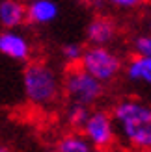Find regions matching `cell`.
Masks as SVG:
<instances>
[{"label": "cell", "mask_w": 151, "mask_h": 152, "mask_svg": "<svg viewBox=\"0 0 151 152\" xmlns=\"http://www.w3.org/2000/svg\"><path fill=\"white\" fill-rule=\"evenodd\" d=\"M118 137L134 152L151 150V104L140 98H121L112 108Z\"/></svg>", "instance_id": "1"}, {"label": "cell", "mask_w": 151, "mask_h": 152, "mask_svg": "<svg viewBox=\"0 0 151 152\" xmlns=\"http://www.w3.org/2000/svg\"><path fill=\"white\" fill-rule=\"evenodd\" d=\"M22 89L30 104L37 108H50L58 102L64 91V82L49 63H28L22 72Z\"/></svg>", "instance_id": "2"}, {"label": "cell", "mask_w": 151, "mask_h": 152, "mask_svg": "<svg viewBox=\"0 0 151 152\" xmlns=\"http://www.w3.org/2000/svg\"><path fill=\"white\" fill-rule=\"evenodd\" d=\"M84 71L93 74L103 83L114 82L123 71V59L108 45H90L78 63Z\"/></svg>", "instance_id": "3"}, {"label": "cell", "mask_w": 151, "mask_h": 152, "mask_svg": "<svg viewBox=\"0 0 151 152\" xmlns=\"http://www.w3.org/2000/svg\"><path fill=\"white\" fill-rule=\"evenodd\" d=\"M64 93L69 98V102L84 104L90 108L101 100L104 93V83L78 65L67 71L64 78Z\"/></svg>", "instance_id": "4"}, {"label": "cell", "mask_w": 151, "mask_h": 152, "mask_svg": "<svg viewBox=\"0 0 151 152\" xmlns=\"http://www.w3.org/2000/svg\"><path fill=\"white\" fill-rule=\"evenodd\" d=\"M80 130L97 148L112 147L114 141H116V137H118L114 117H112V113L104 111V110L90 111L86 123H84V126H82Z\"/></svg>", "instance_id": "5"}, {"label": "cell", "mask_w": 151, "mask_h": 152, "mask_svg": "<svg viewBox=\"0 0 151 152\" xmlns=\"http://www.w3.org/2000/svg\"><path fill=\"white\" fill-rule=\"evenodd\" d=\"M0 54L13 61H28L32 56V43L17 28H6L0 34Z\"/></svg>", "instance_id": "6"}, {"label": "cell", "mask_w": 151, "mask_h": 152, "mask_svg": "<svg viewBox=\"0 0 151 152\" xmlns=\"http://www.w3.org/2000/svg\"><path fill=\"white\" fill-rule=\"evenodd\" d=\"M118 35L116 22L108 17H95L86 28V39L90 45H110Z\"/></svg>", "instance_id": "7"}, {"label": "cell", "mask_w": 151, "mask_h": 152, "mask_svg": "<svg viewBox=\"0 0 151 152\" xmlns=\"http://www.w3.org/2000/svg\"><path fill=\"white\" fill-rule=\"evenodd\" d=\"M60 15V7L54 0H30L26 6V17L32 24L47 26L54 22Z\"/></svg>", "instance_id": "8"}, {"label": "cell", "mask_w": 151, "mask_h": 152, "mask_svg": "<svg viewBox=\"0 0 151 152\" xmlns=\"http://www.w3.org/2000/svg\"><path fill=\"white\" fill-rule=\"evenodd\" d=\"M125 76L132 83H144L151 87V56L134 54L125 65Z\"/></svg>", "instance_id": "9"}, {"label": "cell", "mask_w": 151, "mask_h": 152, "mask_svg": "<svg viewBox=\"0 0 151 152\" xmlns=\"http://www.w3.org/2000/svg\"><path fill=\"white\" fill-rule=\"evenodd\" d=\"M26 17V6L19 0H0V24L4 28H19Z\"/></svg>", "instance_id": "10"}, {"label": "cell", "mask_w": 151, "mask_h": 152, "mask_svg": "<svg viewBox=\"0 0 151 152\" xmlns=\"http://www.w3.org/2000/svg\"><path fill=\"white\" fill-rule=\"evenodd\" d=\"M56 152H97V147L84 134H65L56 145Z\"/></svg>", "instance_id": "11"}, {"label": "cell", "mask_w": 151, "mask_h": 152, "mask_svg": "<svg viewBox=\"0 0 151 152\" xmlns=\"http://www.w3.org/2000/svg\"><path fill=\"white\" fill-rule=\"evenodd\" d=\"M90 115V108L84 104H77V102H69L65 110V121L67 124L73 128H82L86 123V119Z\"/></svg>", "instance_id": "12"}, {"label": "cell", "mask_w": 151, "mask_h": 152, "mask_svg": "<svg viewBox=\"0 0 151 152\" xmlns=\"http://www.w3.org/2000/svg\"><path fill=\"white\" fill-rule=\"evenodd\" d=\"M82 54H84V48H82L78 43H67V45L62 47V58L71 65L80 63Z\"/></svg>", "instance_id": "13"}, {"label": "cell", "mask_w": 151, "mask_h": 152, "mask_svg": "<svg viewBox=\"0 0 151 152\" xmlns=\"http://www.w3.org/2000/svg\"><path fill=\"white\" fill-rule=\"evenodd\" d=\"M132 50L136 56H151V32L134 37Z\"/></svg>", "instance_id": "14"}, {"label": "cell", "mask_w": 151, "mask_h": 152, "mask_svg": "<svg viewBox=\"0 0 151 152\" xmlns=\"http://www.w3.org/2000/svg\"><path fill=\"white\" fill-rule=\"evenodd\" d=\"M104 2L118 7V10H136L146 4V0H104Z\"/></svg>", "instance_id": "15"}, {"label": "cell", "mask_w": 151, "mask_h": 152, "mask_svg": "<svg viewBox=\"0 0 151 152\" xmlns=\"http://www.w3.org/2000/svg\"><path fill=\"white\" fill-rule=\"evenodd\" d=\"M0 152H10V148H7L6 145H2V143H0Z\"/></svg>", "instance_id": "16"}, {"label": "cell", "mask_w": 151, "mask_h": 152, "mask_svg": "<svg viewBox=\"0 0 151 152\" xmlns=\"http://www.w3.org/2000/svg\"><path fill=\"white\" fill-rule=\"evenodd\" d=\"M78 2H82V4H93L95 0H78Z\"/></svg>", "instance_id": "17"}, {"label": "cell", "mask_w": 151, "mask_h": 152, "mask_svg": "<svg viewBox=\"0 0 151 152\" xmlns=\"http://www.w3.org/2000/svg\"><path fill=\"white\" fill-rule=\"evenodd\" d=\"M147 32H151V17L147 19Z\"/></svg>", "instance_id": "18"}, {"label": "cell", "mask_w": 151, "mask_h": 152, "mask_svg": "<svg viewBox=\"0 0 151 152\" xmlns=\"http://www.w3.org/2000/svg\"><path fill=\"white\" fill-rule=\"evenodd\" d=\"M97 152H107V148H97Z\"/></svg>", "instance_id": "19"}, {"label": "cell", "mask_w": 151, "mask_h": 152, "mask_svg": "<svg viewBox=\"0 0 151 152\" xmlns=\"http://www.w3.org/2000/svg\"><path fill=\"white\" fill-rule=\"evenodd\" d=\"M146 152H151V150H146Z\"/></svg>", "instance_id": "20"}]
</instances>
